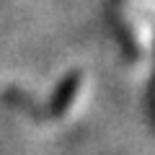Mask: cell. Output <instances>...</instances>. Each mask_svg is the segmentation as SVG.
I'll list each match as a JSON object with an SVG mask.
<instances>
[{
	"label": "cell",
	"instance_id": "obj_1",
	"mask_svg": "<svg viewBox=\"0 0 155 155\" xmlns=\"http://www.w3.org/2000/svg\"><path fill=\"white\" fill-rule=\"evenodd\" d=\"M80 80H83L80 70H70V72H67V75L60 80L54 96H52V101L47 104V109H44V114H41V116H44V119H60V116L67 111V106L75 101L78 88H80Z\"/></svg>",
	"mask_w": 155,
	"mask_h": 155
}]
</instances>
